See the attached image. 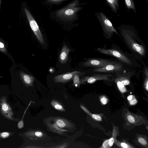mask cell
<instances>
[{
  "label": "cell",
  "instance_id": "obj_16",
  "mask_svg": "<svg viewBox=\"0 0 148 148\" xmlns=\"http://www.w3.org/2000/svg\"><path fill=\"white\" fill-rule=\"evenodd\" d=\"M119 0H105L112 11L116 13L119 9Z\"/></svg>",
  "mask_w": 148,
  "mask_h": 148
},
{
  "label": "cell",
  "instance_id": "obj_4",
  "mask_svg": "<svg viewBox=\"0 0 148 148\" xmlns=\"http://www.w3.org/2000/svg\"><path fill=\"white\" fill-rule=\"evenodd\" d=\"M71 3L66 7L60 10L57 13L59 17L65 19H69L73 18L76 13L81 10L82 8L77 7V1H75Z\"/></svg>",
  "mask_w": 148,
  "mask_h": 148
},
{
  "label": "cell",
  "instance_id": "obj_20",
  "mask_svg": "<svg viewBox=\"0 0 148 148\" xmlns=\"http://www.w3.org/2000/svg\"><path fill=\"white\" fill-rule=\"evenodd\" d=\"M52 106L56 109L61 111H64L65 110L59 102L55 100L51 102Z\"/></svg>",
  "mask_w": 148,
  "mask_h": 148
},
{
  "label": "cell",
  "instance_id": "obj_32",
  "mask_svg": "<svg viewBox=\"0 0 148 148\" xmlns=\"http://www.w3.org/2000/svg\"><path fill=\"white\" fill-rule=\"evenodd\" d=\"M133 97V96L132 95H130L127 97V99L130 101L132 99Z\"/></svg>",
  "mask_w": 148,
  "mask_h": 148
},
{
  "label": "cell",
  "instance_id": "obj_15",
  "mask_svg": "<svg viewBox=\"0 0 148 148\" xmlns=\"http://www.w3.org/2000/svg\"><path fill=\"white\" fill-rule=\"evenodd\" d=\"M135 140L137 144L139 146L143 147L148 148V139L145 135L136 134Z\"/></svg>",
  "mask_w": 148,
  "mask_h": 148
},
{
  "label": "cell",
  "instance_id": "obj_24",
  "mask_svg": "<svg viewBox=\"0 0 148 148\" xmlns=\"http://www.w3.org/2000/svg\"><path fill=\"white\" fill-rule=\"evenodd\" d=\"M32 102V101H31L30 103H29V104L28 105V107H27L26 109L25 110V111L24 112V114L23 115V116L22 117V120L19 121L18 124V128L19 129H21L22 128H23V119L24 118V115L26 112V111L27 110V109L29 107V106L30 105L31 102Z\"/></svg>",
  "mask_w": 148,
  "mask_h": 148
},
{
  "label": "cell",
  "instance_id": "obj_18",
  "mask_svg": "<svg viewBox=\"0 0 148 148\" xmlns=\"http://www.w3.org/2000/svg\"><path fill=\"white\" fill-rule=\"evenodd\" d=\"M114 143L117 146L120 148H133L134 147L126 141L124 140L122 142L116 139Z\"/></svg>",
  "mask_w": 148,
  "mask_h": 148
},
{
  "label": "cell",
  "instance_id": "obj_19",
  "mask_svg": "<svg viewBox=\"0 0 148 148\" xmlns=\"http://www.w3.org/2000/svg\"><path fill=\"white\" fill-rule=\"evenodd\" d=\"M125 3L128 10L132 9L134 12L136 13L135 4L133 0H124Z\"/></svg>",
  "mask_w": 148,
  "mask_h": 148
},
{
  "label": "cell",
  "instance_id": "obj_14",
  "mask_svg": "<svg viewBox=\"0 0 148 148\" xmlns=\"http://www.w3.org/2000/svg\"><path fill=\"white\" fill-rule=\"evenodd\" d=\"M20 75L22 80L25 84L28 86L33 85V83L35 80L33 76L23 72H20Z\"/></svg>",
  "mask_w": 148,
  "mask_h": 148
},
{
  "label": "cell",
  "instance_id": "obj_10",
  "mask_svg": "<svg viewBox=\"0 0 148 148\" xmlns=\"http://www.w3.org/2000/svg\"><path fill=\"white\" fill-rule=\"evenodd\" d=\"M117 87L122 93L127 91L125 86L129 85L130 83V77L123 74L119 75L115 80Z\"/></svg>",
  "mask_w": 148,
  "mask_h": 148
},
{
  "label": "cell",
  "instance_id": "obj_5",
  "mask_svg": "<svg viewBox=\"0 0 148 148\" xmlns=\"http://www.w3.org/2000/svg\"><path fill=\"white\" fill-rule=\"evenodd\" d=\"M97 51L102 54L114 57L126 64L130 65L132 64L130 59L126 55L118 50L99 48L97 49Z\"/></svg>",
  "mask_w": 148,
  "mask_h": 148
},
{
  "label": "cell",
  "instance_id": "obj_27",
  "mask_svg": "<svg viewBox=\"0 0 148 148\" xmlns=\"http://www.w3.org/2000/svg\"><path fill=\"white\" fill-rule=\"evenodd\" d=\"M10 133L8 132H3L1 134V136L3 138H6L10 136Z\"/></svg>",
  "mask_w": 148,
  "mask_h": 148
},
{
  "label": "cell",
  "instance_id": "obj_3",
  "mask_svg": "<svg viewBox=\"0 0 148 148\" xmlns=\"http://www.w3.org/2000/svg\"><path fill=\"white\" fill-rule=\"evenodd\" d=\"M125 125L127 127H135L148 123L146 119L141 115L131 112L128 110L125 109L124 114Z\"/></svg>",
  "mask_w": 148,
  "mask_h": 148
},
{
  "label": "cell",
  "instance_id": "obj_23",
  "mask_svg": "<svg viewBox=\"0 0 148 148\" xmlns=\"http://www.w3.org/2000/svg\"><path fill=\"white\" fill-rule=\"evenodd\" d=\"M79 74H77L74 75L73 79V84L76 87H79L80 84V81L79 77Z\"/></svg>",
  "mask_w": 148,
  "mask_h": 148
},
{
  "label": "cell",
  "instance_id": "obj_13",
  "mask_svg": "<svg viewBox=\"0 0 148 148\" xmlns=\"http://www.w3.org/2000/svg\"><path fill=\"white\" fill-rule=\"evenodd\" d=\"M70 51V49L66 45L63 46L59 56V60L61 63L64 64L67 62Z\"/></svg>",
  "mask_w": 148,
  "mask_h": 148
},
{
  "label": "cell",
  "instance_id": "obj_30",
  "mask_svg": "<svg viewBox=\"0 0 148 148\" xmlns=\"http://www.w3.org/2000/svg\"><path fill=\"white\" fill-rule=\"evenodd\" d=\"M48 1L55 3H57L60 2L65 0H47Z\"/></svg>",
  "mask_w": 148,
  "mask_h": 148
},
{
  "label": "cell",
  "instance_id": "obj_29",
  "mask_svg": "<svg viewBox=\"0 0 148 148\" xmlns=\"http://www.w3.org/2000/svg\"><path fill=\"white\" fill-rule=\"evenodd\" d=\"M2 110L4 111H7L8 108V105L6 103H3L2 106Z\"/></svg>",
  "mask_w": 148,
  "mask_h": 148
},
{
  "label": "cell",
  "instance_id": "obj_12",
  "mask_svg": "<svg viewBox=\"0 0 148 148\" xmlns=\"http://www.w3.org/2000/svg\"><path fill=\"white\" fill-rule=\"evenodd\" d=\"M113 126V129L112 133V136L109 140L105 141L100 148H110L111 147L114 143L116 139V136L119 134V127L115 126L112 123Z\"/></svg>",
  "mask_w": 148,
  "mask_h": 148
},
{
  "label": "cell",
  "instance_id": "obj_33",
  "mask_svg": "<svg viewBox=\"0 0 148 148\" xmlns=\"http://www.w3.org/2000/svg\"><path fill=\"white\" fill-rule=\"evenodd\" d=\"M1 3V0H0V7Z\"/></svg>",
  "mask_w": 148,
  "mask_h": 148
},
{
  "label": "cell",
  "instance_id": "obj_31",
  "mask_svg": "<svg viewBox=\"0 0 148 148\" xmlns=\"http://www.w3.org/2000/svg\"><path fill=\"white\" fill-rule=\"evenodd\" d=\"M130 101V104L131 105L134 104H135L137 102L136 100V99H134V97H133V98Z\"/></svg>",
  "mask_w": 148,
  "mask_h": 148
},
{
  "label": "cell",
  "instance_id": "obj_17",
  "mask_svg": "<svg viewBox=\"0 0 148 148\" xmlns=\"http://www.w3.org/2000/svg\"><path fill=\"white\" fill-rule=\"evenodd\" d=\"M80 106L81 108L84 111L90 116L93 119L97 121H102V119L101 115L100 114H92L83 105H81Z\"/></svg>",
  "mask_w": 148,
  "mask_h": 148
},
{
  "label": "cell",
  "instance_id": "obj_25",
  "mask_svg": "<svg viewBox=\"0 0 148 148\" xmlns=\"http://www.w3.org/2000/svg\"><path fill=\"white\" fill-rule=\"evenodd\" d=\"M100 100L102 104H106L108 102V99L104 96H101L100 97Z\"/></svg>",
  "mask_w": 148,
  "mask_h": 148
},
{
  "label": "cell",
  "instance_id": "obj_8",
  "mask_svg": "<svg viewBox=\"0 0 148 148\" xmlns=\"http://www.w3.org/2000/svg\"><path fill=\"white\" fill-rule=\"evenodd\" d=\"M122 69V64L114 62L104 66L95 68L93 71L99 73H114L120 71Z\"/></svg>",
  "mask_w": 148,
  "mask_h": 148
},
{
  "label": "cell",
  "instance_id": "obj_22",
  "mask_svg": "<svg viewBox=\"0 0 148 148\" xmlns=\"http://www.w3.org/2000/svg\"><path fill=\"white\" fill-rule=\"evenodd\" d=\"M56 125L60 127H66L67 124L65 121L61 119H58L56 121Z\"/></svg>",
  "mask_w": 148,
  "mask_h": 148
},
{
  "label": "cell",
  "instance_id": "obj_21",
  "mask_svg": "<svg viewBox=\"0 0 148 148\" xmlns=\"http://www.w3.org/2000/svg\"><path fill=\"white\" fill-rule=\"evenodd\" d=\"M145 78L144 82V87L147 91H148V69L146 67L145 69Z\"/></svg>",
  "mask_w": 148,
  "mask_h": 148
},
{
  "label": "cell",
  "instance_id": "obj_11",
  "mask_svg": "<svg viewBox=\"0 0 148 148\" xmlns=\"http://www.w3.org/2000/svg\"><path fill=\"white\" fill-rule=\"evenodd\" d=\"M81 73V72L79 71H75L56 75L54 77L53 80L54 82L56 83H66L72 79L75 74H79Z\"/></svg>",
  "mask_w": 148,
  "mask_h": 148
},
{
  "label": "cell",
  "instance_id": "obj_1",
  "mask_svg": "<svg viewBox=\"0 0 148 148\" xmlns=\"http://www.w3.org/2000/svg\"><path fill=\"white\" fill-rule=\"evenodd\" d=\"M119 32L125 42L132 51L142 56L146 54V49L143 43L139 40L136 32L132 26L123 25L119 28Z\"/></svg>",
  "mask_w": 148,
  "mask_h": 148
},
{
  "label": "cell",
  "instance_id": "obj_26",
  "mask_svg": "<svg viewBox=\"0 0 148 148\" xmlns=\"http://www.w3.org/2000/svg\"><path fill=\"white\" fill-rule=\"evenodd\" d=\"M0 51L5 53H6L7 52L5 45L3 42L1 41H0Z\"/></svg>",
  "mask_w": 148,
  "mask_h": 148
},
{
  "label": "cell",
  "instance_id": "obj_28",
  "mask_svg": "<svg viewBox=\"0 0 148 148\" xmlns=\"http://www.w3.org/2000/svg\"><path fill=\"white\" fill-rule=\"evenodd\" d=\"M35 135L37 137H40L42 136L43 133L40 131H36L35 132Z\"/></svg>",
  "mask_w": 148,
  "mask_h": 148
},
{
  "label": "cell",
  "instance_id": "obj_6",
  "mask_svg": "<svg viewBox=\"0 0 148 148\" xmlns=\"http://www.w3.org/2000/svg\"><path fill=\"white\" fill-rule=\"evenodd\" d=\"M24 10L32 30L39 42L44 45L45 41L44 38L37 23L27 8L25 7Z\"/></svg>",
  "mask_w": 148,
  "mask_h": 148
},
{
  "label": "cell",
  "instance_id": "obj_2",
  "mask_svg": "<svg viewBox=\"0 0 148 148\" xmlns=\"http://www.w3.org/2000/svg\"><path fill=\"white\" fill-rule=\"evenodd\" d=\"M95 15L102 27L104 36L106 38L111 39L114 33L120 36L112 23L102 12L95 13Z\"/></svg>",
  "mask_w": 148,
  "mask_h": 148
},
{
  "label": "cell",
  "instance_id": "obj_7",
  "mask_svg": "<svg viewBox=\"0 0 148 148\" xmlns=\"http://www.w3.org/2000/svg\"><path fill=\"white\" fill-rule=\"evenodd\" d=\"M112 75L95 74L91 76H86L81 78L80 80V84L86 83L92 84L99 80L111 81Z\"/></svg>",
  "mask_w": 148,
  "mask_h": 148
},
{
  "label": "cell",
  "instance_id": "obj_9",
  "mask_svg": "<svg viewBox=\"0 0 148 148\" xmlns=\"http://www.w3.org/2000/svg\"><path fill=\"white\" fill-rule=\"evenodd\" d=\"M114 61L103 58H92L88 59L83 63L84 66L98 68L104 66Z\"/></svg>",
  "mask_w": 148,
  "mask_h": 148
}]
</instances>
